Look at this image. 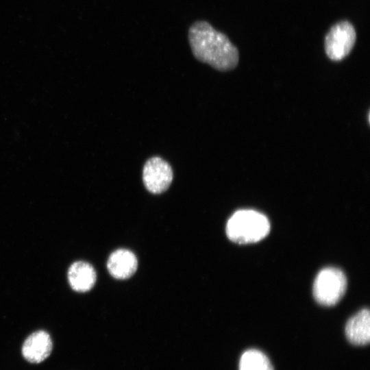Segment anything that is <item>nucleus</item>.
I'll return each instance as SVG.
<instances>
[{"mask_svg":"<svg viewBox=\"0 0 370 370\" xmlns=\"http://www.w3.org/2000/svg\"><path fill=\"white\" fill-rule=\"evenodd\" d=\"M347 279L343 272L336 268L327 267L319 272L313 284V295L323 306L335 305L343 296Z\"/></svg>","mask_w":370,"mask_h":370,"instance_id":"3","label":"nucleus"},{"mask_svg":"<svg viewBox=\"0 0 370 370\" xmlns=\"http://www.w3.org/2000/svg\"><path fill=\"white\" fill-rule=\"evenodd\" d=\"M188 40L194 56L217 70H232L238 64L236 47L206 21H197L190 26Z\"/></svg>","mask_w":370,"mask_h":370,"instance_id":"1","label":"nucleus"},{"mask_svg":"<svg viewBox=\"0 0 370 370\" xmlns=\"http://www.w3.org/2000/svg\"><path fill=\"white\" fill-rule=\"evenodd\" d=\"M169 164L159 157L149 159L144 165L143 180L147 190L153 194L166 190L173 180Z\"/></svg>","mask_w":370,"mask_h":370,"instance_id":"5","label":"nucleus"},{"mask_svg":"<svg viewBox=\"0 0 370 370\" xmlns=\"http://www.w3.org/2000/svg\"><path fill=\"white\" fill-rule=\"evenodd\" d=\"M239 370H273L268 357L261 351L251 349L241 356Z\"/></svg>","mask_w":370,"mask_h":370,"instance_id":"10","label":"nucleus"},{"mask_svg":"<svg viewBox=\"0 0 370 370\" xmlns=\"http://www.w3.org/2000/svg\"><path fill=\"white\" fill-rule=\"evenodd\" d=\"M270 223L264 214L253 210L234 212L226 225V234L232 241L239 244L258 242L269 232Z\"/></svg>","mask_w":370,"mask_h":370,"instance_id":"2","label":"nucleus"},{"mask_svg":"<svg viewBox=\"0 0 370 370\" xmlns=\"http://www.w3.org/2000/svg\"><path fill=\"white\" fill-rule=\"evenodd\" d=\"M53 349V342L48 332L37 330L25 340L21 353L23 358L31 363H40L47 359Z\"/></svg>","mask_w":370,"mask_h":370,"instance_id":"6","label":"nucleus"},{"mask_svg":"<svg viewBox=\"0 0 370 370\" xmlns=\"http://www.w3.org/2000/svg\"><path fill=\"white\" fill-rule=\"evenodd\" d=\"M356 38L354 26L348 21H341L331 27L325 38V49L328 58L338 61L352 51Z\"/></svg>","mask_w":370,"mask_h":370,"instance_id":"4","label":"nucleus"},{"mask_svg":"<svg viewBox=\"0 0 370 370\" xmlns=\"http://www.w3.org/2000/svg\"><path fill=\"white\" fill-rule=\"evenodd\" d=\"M138 261L136 256L126 249L114 251L109 256L107 267L110 274L116 279L125 280L136 271Z\"/></svg>","mask_w":370,"mask_h":370,"instance_id":"7","label":"nucleus"},{"mask_svg":"<svg viewBox=\"0 0 370 370\" xmlns=\"http://www.w3.org/2000/svg\"><path fill=\"white\" fill-rule=\"evenodd\" d=\"M348 341L356 345H365L370 340V316L368 309H362L349 319L345 326Z\"/></svg>","mask_w":370,"mask_h":370,"instance_id":"8","label":"nucleus"},{"mask_svg":"<svg viewBox=\"0 0 370 370\" xmlns=\"http://www.w3.org/2000/svg\"><path fill=\"white\" fill-rule=\"evenodd\" d=\"M96 272L91 264L84 261L73 262L68 271L71 287L77 292L90 290L96 282Z\"/></svg>","mask_w":370,"mask_h":370,"instance_id":"9","label":"nucleus"}]
</instances>
